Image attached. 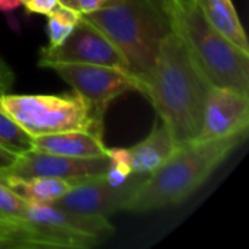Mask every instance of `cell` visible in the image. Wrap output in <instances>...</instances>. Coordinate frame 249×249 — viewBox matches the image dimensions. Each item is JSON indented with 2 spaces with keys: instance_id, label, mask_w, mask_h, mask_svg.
<instances>
[{
  "instance_id": "6da1fadb",
  "label": "cell",
  "mask_w": 249,
  "mask_h": 249,
  "mask_svg": "<svg viewBox=\"0 0 249 249\" xmlns=\"http://www.w3.org/2000/svg\"><path fill=\"white\" fill-rule=\"evenodd\" d=\"M210 88L182 38L172 29L160 42L142 93L149 98L169 128L177 146L198 137Z\"/></svg>"
},
{
  "instance_id": "7a4b0ae2",
  "label": "cell",
  "mask_w": 249,
  "mask_h": 249,
  "mask_svg": "<svg viewBox=\"0 0 249 249\" xmlns=\"http://www.w3.org/2000/svg\"><path fill=\"white\" fill-rule=\"evenodd\" d=\"M248 131L213 140L181 144L156 171L146 175L124 210L147 213L172 207L190 198L247 139Z\"/></svg>"
},
{
  "instance_id": "3957f363",
  "label": "cell",
  "mask_w": 249,
  "mask_h": 249,
  "mask_svg": "<svg viewBox=\"0 0 249 249\" xmlns=\"http://www.w3.org/2000/svg\"><path fill=\"white\" fill-rule=\"evenodd\" d=\"M82 18L101 31L123 54L127 70L143 85L162 39L174 29L172 12L152 0H117Z\"/></svg>"
},
{
  "instance_id": "277c9868",
  "label": "cell",
  "mask_w": 249,
  "mask_h": 249,
  "mask_svg": "<svg viewBox=\"0 0 249 249\" xmlns=\"http://www.w3.org/2000/svg\"><path fill=\"white\" fill-rule=\"evenodd\" d=\"M172 28L212 88H231L249 95V53L219 34L196 6L174 9Z\"/></svg>"
},
{
  "instance_id": "5b68a950",
  "label": "cell",
  "mask_w": 249,
  "mask_h": 249,
  "mask_svg": "<svg viewBox=\"0 0 249 249\" xmlns=\"http://www.w3.org/2000/svg\"><path fill=\"white\" fill-rule=\"evenodd\" d=\"M0 107L32 137L71 130L102 134L105 109L73 95H0Z\"/></svg>"
},
{
  "instance_id": "8992f818",
  "label": "cell",
  "mask_w": 249,
  "mask_h": 249,
  "mask_svg": "<svg viewBox=\"0 0 249 249\" xmlns=\"http://www.w3.org/2000/svg\"><path fill=\"white\" fill-rule=\"evenodd\" d=\"M54 70L71 89L93 107L107 109L108 104L127 92H140L142 83L125 69L86 64V63H54Z\"/></svg>"
},
{
  "instance_id": "52a82bcc",
  "label": "cell",
  "mask_w": 249,
  "mask_h": 249,
  "mask_svg": "<svg viewBox=\"0 0 249 249\" xmlns=\"http://www.w3.org/2000/svg\"><path fill=\"white\" fill-rule=\"evenodd\" d=\"M54 63H86L127 70L125 58L118 48L83 18L60 45L41 48L38 66L48 67Z\"/></svg>"
},
{
  "instance_id": "ba28073f",
  "label": "cell",
  "mask_w": 249,
  "mask_h": 249,
  "mask_svg": "<svg viewBox=\"0 0 249 249\" xmlns=\"http://www.w3.org/2000/svg\"><path fill=\"white\" fill-rule=\"evenodd\" d=\"M144 178L146 175L133 174L121 187L111 185L105 179V175L76 179L69 193L53 204L83 214L108 217L115 212L124 210L127 201Z\"/></svg>"
},
{
  "instance_id": "9c48e42d",
  "label": "cell",
  "mask_w": 249,
  "mask_h": 249,
  "mask_svg": "<svg viewBox=\"0 0 249 249\" xmlns=\"http://www.w3.org/2000/svg\"><path fill=\"white\" fill-rule=\"evenodd\" d=\"M108 169V156L99 158H70L41 150H29L18 156L16 162L1 171L0 175L18 178H61V179H83L105 175Z\"/></svg>"
},
{
  "instance_id": "30bf717a",
  "label": "cell",
  "mask_w": 249,
  "mask_h": 249,
  "mask_svg": "<svg viewBox=\"0 0 249 249\" xmlns=\"http://www.w3.org/2000/svg\"><path fill=\"white\" fill-rule=\"evenodd\" d=\"M249 95L231 88H210L203 127L196 140H213L248 131Z\"/></svg>"
},
{
  "instance_id": "8fae6325",
  "label": "cell",
  "mask_w": 249,
  "mask_h": 249,
  "mask_svg": "<svg viewBox=\"0 0 249 249\" xmlns=\"http://www.w3.org/2000/svg\"><path fill=\"white\" fill-rule=\"evenodd\" d=\"M3 222L0 248H93L102 241L95 236L74 233L51 225L16 219Z\"/></svg>"
},
{
  "instance_id": "7c38bea8",
  "label": "cell",
  "mask_w": 249,
  "mask_h": 249,
  "mask_svg": "<svg viewBox=\"0 0 249 249\" xmlns=\"http://www.w3.org/2000/svg\"><path fill=\"white\" fill-rule=\"evenodd\" d=\"M25 219L51 225L74 233L89 235L101 241L114 233V228L107 216H90L79 212L57 207L54 204H28Z\"/></svg>"
},
{
  "instance_id": "4fadbf2b",
  "label": "cell",
  "mask_w": 249,
  "mask_h": 249,
  "mask_svg": "<svg viewBox=\"0 0 249 249\" xmlns=\"http://www.w3.org/2000/svg\"><path fill=\"white\" fill-rule=\"evenodd\" d=\"M35 150L70 156V158H99L107 156L102 134L89 130H71L54 134L32 137Z\"/></svg>"
},
{
  "instance_id": "5bb4252c",
  "label": "cell",
  "mask_w": 249,
  "mask_h": 249,
  "mask_svg": "<svg viewBox=\"0 0 249 249\" xmlns=\"http://www.w3.org/2000/svg\"><path fill=\"white\" fill-rule=\"evenodd\" d=\"M177 143L169 128L162 123L139 144L128 149L133 174L149 175L163 165L175 152Z\"/></svg>"
},
{
  "instance_id": "9a60e30c",
  "label": "cell",
  "mask_w": 249,
  "mask_h": 249,
  "mask_svg": "<svg viewBox=\"0 0 249 249\" xmlns=\"http://www.w3.org/2000/svg\"><path fill=\"white\" fill-rule=\"evenodd\" d=\"M0 179L28 204H53L74 185V181L61 178H18L0 175Z\"/></svg>"
},
{
  "instance_id": "2e32d148",
  "label": "cell",
  "mask_w": 249,
  "mask_h": 249,
  "mask_svg": "<svg viewBox=\"0 0 249 249\" xmlns=\"http://www.w3.org/2000/svg\"><path fill=\"white\" fill-rule=\"evenodd\" d=\"M204 19L226 39L249 53V44L242 22L232 0H196Z\"/></svg>"
},
{
  "instance_id": "e0dca14e",
  "label": "cell",
  "mask_w": 249,
  "mask_h": 249,
  "mask_svg": "<svg viewBox=\"0 0 249 249\" xmlns=\"http://www.w3.org/2000/svg\"><path fill=\"white\" fill-rule=\"evenodd\" d=\"M82 15L70 7L58 4L51 13L47 15V25L45 31L48 35L50 47L60 45L74 29L77 22L80 20Z\"/></svg>"
},
{
  "instance_id": "ac0fdd59",
  "label": "cell",
  "mask_w": 249,
  "mask_h": 249,
  "mask_svg": "<svg viewBox=\"0 0 249 249\" xmlns=\"http://www.w3.org/2000/svg\"><path fill=\"white\" fill-rule=\"evenodd\" d=\"M0 146L22 155L34 149L32 136L28 134L9 114H6L0 107Z\"/></svg>"
},
{
  "instance_id": "d6986e66",
  "label": "cell",
  "mask_w": 249,
  "mask_h": 249,
  "mask_svg": "<svg viewBox=\"0 0 249 249\" xmlns=\"http://www.w3.org/2000/svg\"><path fill=\"white\" fill-rule=\"evenodd\" d=\"M107 156H108V169L105 172V179L114 187L124 185L133 175L131 158L128 149H121V147L107 149Z\"/></svg>"
},
{
  "instance_id": "ffe728a7",
  "label": "cell",
  "mask_w": 249,
  "mask_h": 249,
  "mask_svg": "<svg viewBox=\"0 0 249 249\" xmlns=\"http://www.w3.org/2000/svg\"><path fill=\"white\" fill-rule=\"evenodd\" d=\"M28 203L15 194L1 179H0V219L16 220L25 219Z\"/></svg>"
},
{
  "instance_id": "44dd1931",
  "label": "cell",
  "mask_w": 249,
  "mask_h": 249,
  "mask_svg": "<svg viewBox=\"0 0 249 249\" xmlns=\"http://www.w3.org/2000/svg\"><path fill=\"white\" fill-rule=\"evenodd\" d=\"M58 4L60 0H20V6H23L28 13L45 16L51 13Z\"/></svg>"
},
{
  "instance_id": "7402d4cb",
  "label": "cell",
  "mask_w": 249,
  "mask_h": 249,
  "mask_svg": "<svg viewBox=\"0 0 249 249\" xmlns=\"http://www.w3.org/2000/svg\"><path fill=\"white\" fill-rule=\"evenodd\" d=\"M15 83V73L6 60L0 55V95L7 93Z\"/></svg>"
},
{
  "instance_id": "603a6c76",
  "label": "cell",
  "mask_w": 249,
  "mask_h": 249,
  "mask_svg": "<svg viewBox=\"0 0 249 249\" xmlns=\"http://www.w3.org/2000/svg\"><path fill=\"white\" fill-rule=\"evenodd\" d=\"M114 1H117V0H77L76 10L80 15H88V13H92L95 10L102 9L105 6H109Z\"/></svg>"
},
{
  "instance_id": "cb8c5ba5",
  "label": "cell",
  "mask_w": 249,
  "mask_h": 249,
  "mask_svg": "<svg viewBox=\"0 0 249 249\" xmlns=\"http://www.w3.org/2000/svg\"><path fill=\"white\" fill-rule=\"evenodd\" d=\"M18 156L19 155H16V153H13V152H10V150L0 146V172L10 168L16 162Z\"/></svg>"
},
{
  "instance_id": "d4e9b609",
  "label": "cell",
  "mask_w": 249,
  "mask_h": 249,
  "mask_svg": "<svg viewBox=\"0 0 249 249\" xmlns=\"http://www.w3.org/2000/svg\"><path fill=\"white\" fill-rule=\"evenodd\" d=\"M20 7V0H0V12L10 13Z\"/></svg>"
},
{
  "instance_id": "484cf974",
  "label": "cell",
  "mask_w": 249,
  "mask_h": 249,
  "mask_svg": "<svg viewBox=\"0 0 249 249\" xmlns=\"http://www.w3.org/2000/svg\"><path fill=\"white\" fill-rule=\"evenodd\" d=\"M175 9H190L196 6V0H171Z\"/></svg>"
},
{
  "instance_id": "4316f807",
  "label": "cell",
  "mask_w": 249,
  "mask_h": 249,
  "mask_svg": "<svg viewBox=\"0 0 249 249\" xmlns=\"http://www.w3.org/2000/svg\"><path fill=\"white\" fill-rule=\"evenodd\" d=\"M152 1L155 4H158V6H160V7L166 9V10H169V12H174V9H175L171 0H152Z\"/></svg>"
},
{
  "instance_id": "83f0119b",
  "label": "cell",
  "mask_w": 249,
  "mask_h": 249,
  "mask_svg": "<svg viewBox=\"0 0 249 249\" xmlns=\"http://www.w3.org/2000/svg\"><path fill=\"white\" fill-rule=\"evenodd\" d=\"M60 4H63V6H66V7H70V9H74V10H76L77 0H60Z\"/></svg>"
},
{
  "instance_id": "f1b7e54d",
  "label": "cell",
  "mask_w": 249,
  "mask_h": 249,
  "mask_svg": "<svg viewBox=\"0 0 249 249\" xmlns=\"http://www.w3.org/2000/svg\"><path fill=\"white\" fill-rule=\"evenodd\" d=\"M1 236H3V222L0 219V242H1Z\"/></svg>"
}]
</instances>
